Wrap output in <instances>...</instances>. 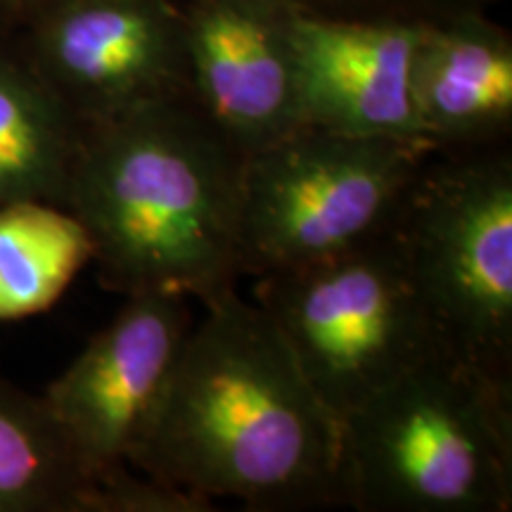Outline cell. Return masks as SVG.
Instances as JSON below:
<instances>
[{
  "label": "cell",
  "instance_id": "7a4b0ae2",
  "mask_svg": "<svg viewBox=\"0 0 512 512\" xmlns=\"http://www.w3.org/2000/svg\"><path fill=\"white\" fill-rule=\"evenodd\" d=\"M242 164L190 93L83 128L64 209L86 228L102 285L204 306L235 292Z\"/></svg>",
  "mask_w": 512,
  "mask_h": 512
},
{
  "label": "cell",
  "instance_id": "8992f818",
  "mask_svg": "<svg viewBox=\"0 0 512 512\" xmlns=\"http://www.w3.org/2000/svg\"><path fill=\"white\" fill-rule=\"evenodd\" d=\"M394 235L446 349L512 384V152H434Z\"/></svg>",
  "mask_w": 512,
  "mask_h": 512
},
{
  "label": "cell",
  "instance_id": "9c48e42d",
  "mask_svg": "<svg viewBox=\"0 0 512 512\" xmlns=\"http://www.w3.org/2000/svg\"><path fill=\"white\" fill-rule=\"evenodd\" d=\"M188 88L242 157L304 126L292 8L278 0H178Z\"/></svg>",
  "mask_w": 512,
  "mask_h": 512
},
{
  "label": "cell",
  "instance_id": "8fae6325",
  "mask_svg": "<svg viewBox=\"0 0 512 512\" xmlns=\"http://www.w3.org/2000/svg\"><path fill=\"white\" fill-rule=\"evenodd\" d=\"M413 100L422 138L439 152L508 145L512 36L491 12H463L420 29Z\"/></svg>",
  "mask_w": 512,
  "mask_h": 512
},
{
  "label": "cell",
  "instance_id": "2e32d148",
  "mask_svg": "<svg viewBox=\"0 0 512 512\" xmlns=\"http://www.w3.org/2000/svg\"><path fill=\"white\" fill-rule=\"evenodd\" d=\"M278 3L318 17L432 24L463 12H491L503 0H278Z\"/></svg>",
  "mask_w": 512,
  "mask_h": 512
},
{
  "label": "cell",
  "instance_id": "7c38bea8",
  "mask_svg": "<svg viewBox=\"0 0 512 512\" xmlns=\"http://www.w3.org/2000/svg\"><path fill=\"white\" fill-rule=\"evenodd\" d=\"M83 126L19 50L0 46V207L41 200L64 207Z\"/></svg>",
  "mask_w": 512,
  "mask_h": 512
},
{
  "label": "cell",
  "instance_id": "ba28073f",
  "mask_svg": "<svg viewBox=\"0 0 512 512\" xmlns=\"http://www.w3.org/2000/svg\"><path fill=\"white\" fill-rule=\"evenodd\" d=\"M190 328L185 297L131 294L112 323L41 394L95 479L128 465Z\"/></svg>",
  "mask_w": 512,
  "mask_h": 512
},
{
  "label": "cell",
  "instance_id": "52a82bcc",
  "mask_svg": "<svg viewBox=\"0 0 512 512\" xmlns=\"http://www.w3.org/2000/svg\"><path fill=\"white\" fill-rule=\"evenodd\" d=\"M19 50L83 128L190 93L178 0H55Z\"/></svg>",
  "mask_w": 512,
  "mask_h": 512
},
{
  "label": "cell",
  "instance_id": "30bf717a",
  "mask_svg": "<svg viewBox=\"0 0 512 512\" xmlns=\"http://www.w3.org/2000/svg\"><path fill=\"white\" fill-rule=\"evenodd\" d=\"M422 27L292 10L304 126L425 140L413 100V57Z\"/></svg>",
  "mask_w": 512,
  "mask_h": 512
},
{
  "label": "cell",
  "instance_id": "277c9868",
  "mask_svg": "<svg viewBox=\"0 0 512 512\" xmlns=\"http://www.w3.org/2000/svg\"><path fill=\"white\" fill-rule=\"evenodd\" d=\"M256 304L339 422L427 358L448 351L394 235L256 278Z\"/></svg>",
  "mask_w": 512,
  "mask_h": 512
},
{
  "label": "cell",
  "instance_id": "5bb4252c",
  "mask_svg": "<svg viewBox=\"0 0 512 512\" xmlns=\"http://www.w3.org/2000/svg\"><path fill=\"white\" fill-rule=\"evenodd\" d=\"M88 261L91 238L69 209L41 200L0 207V320L50 309Z\"/></svg>",
  "mask_w": 512,
  "mask_h": 512
},
{
  "label": "cell",
  "instance_id": "4fadbf2b",
  "mask_svg": "<svg viewBox=\"0 0 512 512\" xmlns=\"http://www.w3.org/2000/svg\"><path fill=\"white\" fill-rule=\"evenodd\" d=\"M95 484L43 396L0 380V512H93Z\"/></svg>",
  "mask_w": 512,
  "mask_h": 512
},
{
  "label": "cell",
  "instance_id": "e0dca14e",
  "mask_svg": "<svg viewBox=\"0 0 512 512\" xmlns=\"http://www.w3.org/2000/svg\"><path fill=\"white\" fill-rule=\"evenodd\" d=\"M55 0H0V15L15 19V22H27L38 10L48 8Z\"/></svg>",
  "mask_w": 512,
  "mask_h": 512
},
{
  "label": "cell",
  "instance_id": "6da1fadb",
  "mask_svg": "<svg viewBox=\"0 0 512 512\" xmlns=\"http://www.w3.org/2000/svg\"><path fill=\"white\" fill-rule=\"evenodd\" d=\"M204 309L128 465L252 512L347 505L342 422L271 316L238 290Z\"/></svg>",
  "mask_w": 512,
  "mask_h": 512
},
{
  "label": "cell",
  "instance_id": "5b68a950",
  "mask_svg": "<svg viewBox=\"0 0 512 512\" xmlns=\"http://www.w3.org/2000/svg\"><path fill=\"white\" fill-rule=\"evenodd\" d=\"M437 147L302 126L242 164V275L285 271L387 233Z\"/></svg>",
  "mask_w": 512,
  "mask_h": 512
},
{
  "label": "cell",
  "instance_id": "3957f363",
  "mask_svg": "<svg viewBox=\"0 0 512 512\" xmlns=\"http://www.w3.org/2000/svg\"><path fill=\"white\" fill-rule=\"evenodd\" d=\"M344 498L361 512H510L512 384L451 351L342 422Z\"/></svg>",
  "mask_w": 512,
  "mask_h": 512
},
{
  "label": "cell",
  "instance_id": "9a60e30c",
  "mask_svg": "<svg viewBox=\"0 0 512 512\" xmlns=\"http://www.w3.org/2000/svg\"><path fill=\"white\" fill-rule=\"evenodd\" d=\"M209 498L176 489L131 465L102 472L95 484L93 512H214Z\"/></svg>",
  "mask_w": 512,
  "mask_h": 512
}]
</instances>
